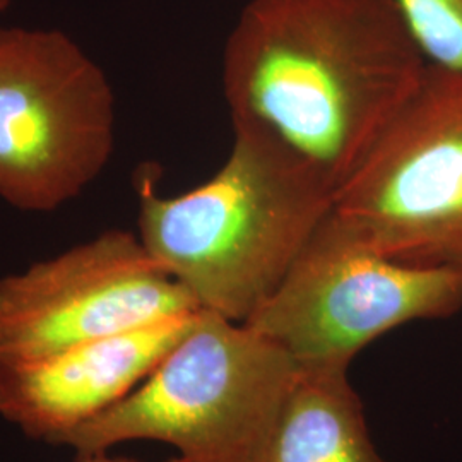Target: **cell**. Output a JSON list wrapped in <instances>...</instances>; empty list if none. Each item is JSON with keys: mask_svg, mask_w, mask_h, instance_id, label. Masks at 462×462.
<instances>
[{"mask_svg": "<svg viewBox=\"0 0 462 462\" xmlns=\"http://www.w3.org/2000/svg\"><path fill=\"white\" fill-rule=\"evenodd\" d=\"M429 67L396 0H250L223 53L231 122L257 125L337 189Z\"/></svg>", "mask_w": 462, "mask_h": 462, "instance_id": "1", "label": "cell"}, {"mask_svg": "<svg viewBox=\"0 0 462 462\" xmlns=\"http://www.w3.org/2000/svg\"><path fill=\"white\" fill-rule=\"evenodd\" d=\"M231 125L226 162L189 192L162 196L141 170L137 236L199 309L245 322L334 209L336 189L273 134Z\"/></svg>", "mask_w": 462, "mask_h": 462, "instance_id": "2", "label": "cell"}, {"mask_svg": "<svg viewBox=\"0 0 462 462\" xmlns=\"http://www.w3.org/2000/svg\"><path fill=\"white\" fill-rule=\"evenodd\" d=\"M297 375L264 334L200 309L143 383L57 446L78 459L156 440L189 462H261Z\"/></svg>", "mask_w": 462, "mask_h": 462, "instance_id": "3", "label": "cell"}, {"mask_svg": "<svg viewBox=\"0 0 462 462\" xmlns=\"http://www.w3.org/2000/svg\"><path fill=\"white\" fill-rule=\"evenodd\" d=\"M462 310V273L387 257L332 209L245 324L300 368H349L380 336Z\"/></svg>", "mask_w": 462, "mask_h": 462, "instance_id": "4", "label": "cell"}, {"mask_svg": "<svg viewBox=\"0 0 462 462\" xmlns=\"http://www.w3.org/2000/svg\"><path fill=\"white\" fill-rule=\"evenodd\" d=\"M114 146L103 69L62 32L0 28V198L55 211L98 179Z\"/></svg>", "mask_w": 462, "mask_h": 462, "instance_id": "5", "label": "cell"}, {"mask_svg": "<svg viewBox=\"0 0 462 462\" xmlns=\"http://www.w3.org/2000/svg\"><path fill=\"white\" fill-rule=\"evenodd\" d=\"M334 209L394 261L462 273V70L429 64Z\"/></svg>", "mask_w": 462, "mask_h": 462, "instance_id": "6", "label": "cell"}, {"mask_svg": "<svg viewBox=\"0 0 462 462\" xmlns=\"http://www.w3.org/2000/svg\"><path fill=\"white\" fill-rule=\"evenodd\" d=\"M198 310L137 235L105 231L0 280V365L30 364Z\"/></svg>", "mask_w": 462, "mask_h": 462, "instance_id": "7", "label": "cell"}, {"mask_svg": "<svg viewBox=\"0 0 462 462\" xmlns=\"http://www.w3.org/2000/svg\"><path fill=\"white\" fill-rule=\"evenodd\" d=\"M196 314L89 341L30 364L0 365V418L30 439L57 446L143 383L182 339Z\"/></svg>", "mask_w": 462, "mask_h": 462, "instance_id": "8", "label": "cell"}, {"mask_svg": "<svg viewBox=\"0 0 462 462\" xmlns=\"http://www.w3.org/2000/svg\"><path fill=\"white\" fill-rule=\"evenodd\" d=\"M261 462H385L345 368H300Z\"/></svg>", "mask_w": 462, "mask_h": 462, "instance_id": "9", "label": "cell"}, {"mask_svg": "<svg viewBox=\"0 0 462 462\" xmlns=\"http://www.w3.org/2000/svg\"><path fill=\"white\" fill-rule=\"evenodd\" d=\"M429 64L462 70V0H396Z\"/></svg>", "mask_w": 462, "mask_h": 462, "instance_id": "10", "label": "cell"}, {"mask_svg": "<svg viewBox=\"0 0 462 462\" xmlns=\"http://www.w3.org/2000/svg\"><path fill=\"white\" fill-rule=\"evenodd\" d=\"M78 462H137L131 461V459H124V457H112L108 456V452H101V454H95V456H88V457H78ZM166 462H189L182 459V457H175L171 461Z\"/></svg>", "mask_w": 462, "mask_h": 462, "instance_id": "11", "label": "cell"}, {"mask_svg": "<svg viewBox=\"0 0 462 462\" xmlns=\"http://www.w3.org/2000/svg\"><path fill=\"white\" fill-rule=\"evenodd\" d=\"M13 0H0V11H5Z\"/></svg>", "mask_w": 462, "mask_h": 462, "instance_id": "12", "label": "cell"}]
</instances>
